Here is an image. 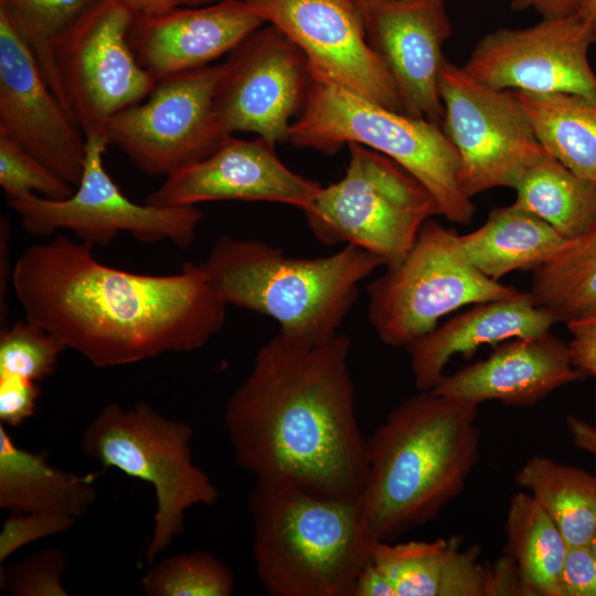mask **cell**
Returning <instances> with one entry per match:
<instances>
[{
	"label": "cell",
	"mask_w": 596,
	"mask_h": 596,
	"mask_svg": "<svg viewBox=\"0 0 596 596\" xmlns=\"http://www.w3.org/2000/svg\"><path fill=\"white\" fill-rule=\"evenodd\" d=\"M11 280L25 319L97 368L198 350L226 318L201 264L185 262L170 275L131 273L63 235L23 251Z\"/></svg>",
	"instance_id": "cell-1"
},
{
	"label": "cell",
	"mask_w": 596,
	"mask_h": 596,
	"mask_svg": "<svg viewBox=\"0 0 596 596\" xmlns=\"http://www.w3.org/2000/svg\"><path fill=\"white\" fill-rule=\"evenodd\" d=\"M351 345L340 332L319 344L278 332L257 351L224 409L235 460L256 481L360 499L368 449L355 414Z\"/></svg>",
	"instance_id": "cell-2"
},
{
	"label": "cell",
	"mask_w": 596,
	"mask_h": 596,
	"mask_svg": "<svg viewBox=\"0 0 596 596\" xmlns=\"http://www.w3.org/2000/svg\"><path fill=\"white\" fill-rule=\"evenodd\" d=\"M479 406L432 390L405 398L369 439L359 499L377 541L436 519L457 498L480 455Z\"/></svg>",
	"instance_id": "cell-3"
},
{
	"label": "cell",
	"mask_w": 596,
	"mask_h": 596,
	"mask_svg": "<svg viewBox=\"0 0 596 596\" xmlns=\"http://www.w3.org/2000/svg\"><path fill=\"white\" fill-rule=\"evenodd\" d=\"M228 306L273 318L281 334L319 344L339 333L359 284L384 262L353 244L316 258H294L256 240L219 237L200 263Z\"/></svg>",
	"instance_id": "cell-4"
},
{
	"label": "cell",
	"mask_w": 596,
	"mask_h": 596,
	"mask_svg": "<svg viewBox=\"0 0 596 596\" xmlns=\"http://www.w3.org/2000/svg\"><path fill=\"white\" fill-rule=\"evenodd\" d=\"M253 557L276 596H352L377 540L359 500L256 481L248 497Z\"/></svg>",
	"instance_id": "cell-5"
},
{
	"label": "cell",
	"mask_w": 596,
	"mask_h": 596,
	"mask_svg": "<svg viewBox=\"0 0 596 596\" xmlns=\"http://www.w3.org/2000/svg\"><path fill=\"white\" fill-rule=\"evenodd\" d=\"M288 140L327 153L356 143L380 152L418 180L440 215L468 224L475 204L459 181V160L441 127L390 109L336 83L311 75L308 94Z\"/></svg>",
	"instance_id": "cell-6"
},
{
	"label": "cell",
	"mask_w": 596,
	"mask_h": 596,
	"mask_svg": "<svg viewBox=\"0 0 596 596\" xmlns=\"http://www.w3.org/2000/svg\"><path fill=\"white\" fill-rule=\"evenodd\" d=\"M192 427L168 418L146 402L125 409L105 405L88 423L82 449L103 468H115L148 482L156 494L152 534L146 550L151 563L183 531L185 512L214 504L219 491L192 458Z\"/></svg>",
	"instance_id": "cell-7"
},
{
	"label": "cell",
	"mask_w": 596,
	"mask_h": 596,
	"mask_svg": "<svg viewBox=\"0 0 596 596\" xmlns=\"http://www.w3.org/2000/svg\"><path fill=\"white\" fill-rule=\"evenodd\" d=\"M344 175L321 187L304 212L312 235L326 245L347 243L398 264L423 224L439 207L428 190L386 156L350 143Z\"/></svg>",
	"instance_id": "cell-8"
},
{
	"label": "cell",
	"mask_w": 596,
	"mask_h": 596,
	"mask_svg": "<svg viewBox=\"0 0 596 596\" xmlns=\"http://www.w3.org/2000/svg\"><path fill=\"white\" fill-rule=\"evenodd\" d=\"M386 268L368 285V318L380 340L395 348H406L461 307L521 292L480 273L456 231L432 219L405 257Z\"/></svg>",
	"instance_id": "cell-9"
},
{
	"label": "cell",
	"mask_w": 596,
	"mask_h": 596,
	"mask_svg": "<svg viewBox=\"0 0 596 596\" xmlns=\"http://www.w3.org/2000/svg\"><path fill=\"white\" fill-rule=\"evenodd\" d=\"M107 146L105 136L86 138L83 173L67 199L50 200L34 193L7 196L22 228L36 237L64 228L91 246H106L118 234L129 233L142 243L168 240L179 248L189 247L202 212L196 205L156 206L127 198L105 168Z\"/></svg>",
	"instance_id": "cell-10"
},
{
	"label": "cell",
	"mask_w": 596,
	"mask_h": 596,
	"mask_svg": "<svg viewBox=\"0 0 596 596\" xmlns=\"http://www.w3.org/2000/svg\"><path fill=\"white\" fill-rule=\"evenodd\" d=\"M441 129L456 149L459 181L475 195L514 188L546 151L513 91L488 86L446 60L439 78Z\"/></svg>",
	"instance_id": "cell-11"
},
{
	"label": "cell",
	"mask_w": 596,
	"mask_h": 596,
	"mask_svg": "<svg viewBox=\"0 0 596 596\" xmlns=\"http://www.w3.org/2000/svg\"><path fill=\"white\" fill-rule=\"evenodd\" d=\"M134 17L125 0H106L53 45L63 104L86 138L105 136L109 120L156 85L129 43Z\"/></svg>",
	"instance_id": "cell-12"
},
{
	"label": "cell",
	"mask_w": 596,
	"mask_h": 596,
	"mask_svg": "<svg viewBox=\"0 0 596 596\" xmlns=\"http://www.w3.org/2000/svg\"><path fill=\"white\" fill-rule=\"evenodd\" d=\"M221 64L156 82L141 102L107 124L105 137L140 171L168 177L211 155L225 136L216 121L214 98Z\"/></svg>",
	"instance_id": "cell-13"
},
{
	"label": "cell",
	"mask_w": 596,
	"mask_h": 596,
	"mask_svg": "<svg viewBox=\"0 0 596 596\" xmlns=\"http://www.w3.org/2000/svg\"><path fill=\"white\" fill-rule=\"evenodd\" d=\"M311 74L299 47L270 23L256 29L222 63L214 108L225 136L254 132L270 145L288 140Z\"/></svg>",
	"instance_id": "cell-14"
},
{
	"label": "cell",
	"mask_w": 596,
	"mask_h": 596,
	"mask_svg": "<svg viewBox=\"0 0 596 596\" xmlns=\"http://www.w3.org/2000/svg\"><path fill=\"white\" fill-rule=\"evenodd\" d=\"M595 42L596 26L577 13L542 18L530 26L485 34L461 67L499 89L568 93L596 100V73L588 61Z\"/></svg>",
	"instance_id": "cell-15"
},
{
	"label": "cell",
	"mask_w": 596,
	"mask_h": 596,
	"mask_svg": "<svg viewBox=\"0 0 596 596\" xmlns=\"http://www.w3.org/2000/svg\"><path fill=\"white\" fill-rule=\"evenodd\" d=\"M245 1L299 47L312 76L402 111L394 82L368 42L356 0Z\"/></svg>",
	"instance_id": "cell-16"
},
{
	"label": "cell",
	"mask_w": 596,
	"mask_h": 596,
	"mask_svg": "<svg viewBox=\"0 0 596 596\" xmlns=\"http://www.w3.org/2000/svg\"><path fill=\"white\" fill-rule=\"evenodd\" d=\"M369 44L394 82L402 111L441 126L443 50L453 28L444 0H356Z\"/></svg>",
	"instance_id": "cell-17"
},
{
	"label": "cell",
	"mask_w": 596,
	"mask_h": 596,
	"mask_svg": "<svg viewBox=\"0 0 596 596\" xmlns=\"http://www.w3.org/2000/svg\"><path fill=\"white\" fill-rule=\"evenodd\" d=\"M0 134L78 184L86 137L47 84L28 43L0 12Z\"/></svg>",
	"instance_id": "cell-18"
},
{
	"label": "cell",
	"mask_w": 596,
	"mask_h": 596,
	"mask_svg": "<svg viewBox=\"0 0 596 596\" xmlns=\"http://www.w3.org/2000/svg\"><path fill=\"white\" fill-rule=\"evenodd\" d=\"M274 147L259 137L247 140L228 136L207 157L166 177L143 202L184 206L211 201H259L305 211L321 185L290 170Z\"/></svg>",
	"instance_id": "cell-19"
},
{
	"label": "cell",
	"mask_w": 596,
	"mask_h": 596,
	"mask_svg": "<svg viewBox=\"0 0 596 596\" xmlns=\"http://www.w3.org/2000/svg\"><path fill=\"white\" fill-rule=\"evenodd\" d=\"M265 23L245 0H225L135 14L128 39L138 63L158 82L211 65Z\"/></svg>",
	"instance_id": "cell-20"
},
{
	"label": "cell",
	"mask_w": 596,
	"mask_h": 596,
	"mask_svg": "<svg viewBox=\"0 0 596 596\" xmlns=\"http://www.w3.org/2000/svg\"><path fill=\"white\" fill-rule=\"evenodd\" d=\"M582 379L568 344L549 331L497 344L488 358L445 374L432 391L477 406L498 401L529 407Z\"/></svg>",
	"instance_id": "cell-21"
},
{
	"label": "cell",
	"mask_w": 596,
	"mask_h": 596,
	"mask_svg": "<svg viewBox=\"0 0 596 596\" xmlns=\"http://www.w3.org/2000/svg\"><path fill=\"white\" fill-rule=\"evenodd\" d=\"M556 318L539 307L529 291L515 297L471 305L406 347L414 384L432 390L453 356L469 359L481 345L549 332Z\"/></svg>",
	"instance_id": "cell-22"
},
{
	"label": "cell",
	"mask_w": 596,
	"mask_h": 596,
	"mask_svg": "<svg viewBox=\"0 0 596 596\" xmlns=\"http://www.w3.org/2000/svg\"><path fill=\"white\" fill-rule=\"evenodd\" d=\"M372 562L389 577L396 596H485L488 565L480 550L462 549L460 536L433 541H377Z\"/></svg>",
	"instance_id": "cell-23"
},
{
	"label": "cell",
	"mask_w": 596,
	"mask_h": 596,
	"mask_svg": "<svg viewBox=\"0 0 596 596\" xmlns=\"http://www.w3.org/2000/svg\"><path fill=\"white\" fill-rule=\"evenodd\" d=\"M98 473L78 475L47 462L46 451L19 447L0 425V508L11 513L83 517L97 498Z\"/></svg>",
	"instance_id": "cell-24"
},
{
	"label": "cell",
	"mask_w": 596,
	"mask_h": 596,
	"mask_svg": "<svg viewBox=\"0 0 596 596\" xmlns=\"http://www.w3.org/2000/svg\"><path fill=\"white\" fill-rule=\"evenodd\" d=\"M468 260L499 280L515 270H534L566 240L550 224L512 203L494 209L477 230L459 235Z\"/></svg>",
	"instance_id": "cell-25"
},
{
	"label": "cell",
	"mask_w": 596,
	"mask_h": 596,
	"mask_svg": "<svg viewBox=\"0 0 596 596\" xmlns=\"http://www.w3.org/2000/svg\"><path fill=\"white\" fill-rule=\"evenodd\" d=\"M514 95L544 150L596 183V100L568 93Z\"/></svg>",
	"instance_id": "cell-26"
},
{
	"label": "cell",
	"mask_w": 596,
	"mask_h": 596,
	"mask_svg": "<svg viewBox=\"0 0 596 596\" xmlns=\"http://www.w3.org/2000/svg\"><path fill=\"white\" fill-rule=\"evenodd\" d=\"M557 525L568 545H586L596 532V475L534 455L515 473Z\"/></svg>",
	"instance_id": "cell-27"
},
{
	"label": "cell",
	"mask_w": 596,
	"mask_h": 596,
	"mask_svg": "<svg viewBox=\"0 0 596 596\" xmlns=\"http://www.w3.org/2000/svg\"><path fill=\"white\" fill-rule=\"evenodd\" d=\"M504 529V552L514 560L531 596H562L561 575L570 545L526 491L511 497Z\"/></svg>",
	"instance_id": "cell-28"
},
{
	"label": "cell",
	"mask_w": 596,
	"mask_h": 596,
	"mask_svg": "<svg viewBox=\"0 0 596 596\" xmlns=\"http://www.w3.org/2000/svg\"><path fill=\"white\" fill-rule=\"evenodd\" d=\"M513 189L514 204L545 221L566 241L596 220V183L575 174L547 152Z\"/></svg>",
	"instance_id": "cell-29"
},
{
	"label": "cell",
	"mask_w": 596,
	"mask_h": 596,
	"mask_svg": "<svg viewBox=\"0 0 596 596\" xmlns=\"http://www.w3.org/2000/svg\"><path fill=\"white\" fill-rule=\"evenodd\" d=\"M529 294L557 322L596 313V220L533 270Z\"/></svg>",
	"instance_id": "cell-30"
},
{
	"label": "cell",
	"mask_w": 596,
	"mask_h": 596,
	"mask_svg": "<svg viewBox=\"0 0 596 596\" xmlns=\"http://www.w3.org/2000/svg\"><path fill=\"white\" fill-rule=\"evenodd\" d=\"M104 1L106 0H0V12L28 43L43 76L62 104L53 45Z\"/></svg>",
	"instance_id": "cell-31"
},
{
	"label": "cell",
	"mask_w": 596,
	"mask_h": 596,
	"mask_svg": "<svg viewBox=\"0 0 596 596\" xmlns=\"http://www.w3.org/2000/svg\"><path fill=\"white\" fill-rule=\"evenodd\" d=\"M234 585L230 567L204 551L162 557L141 579L149 596H230Z\"/></svg>",
	"instance_id": "cell-32"
},
{
	"label": "cell",
	"mask_w": 596,
	"mask_h": 596,
	"mask_svg": "<svg viewBox=\"0 0 596 596\" xmlns=\"http://www.w3.org/2000/svg\"><path fill=\"white\" fill-rule=\"evenodd\" d=\"M65 345L33 321L15 322L1 330L0 375L41 381L52 374Z\"/></svg>",
	"instance_id": "cell-33"
},
{
	"label": "cell",
	"mask_w": 596,
	"mask_h": 596,
	"mask_svg": "<svg viewBox=\"0 0 596 596\" xmlns=\"http://www.w3.org/2000/svg\"><path fill=\"white\" fill-rule=\"evenodd\" d=\"M0 185L7 196L34 193L64 200L75 188L10 137L0 134Z\"/></svg>",
	"instance_id": "cell-34"
},
{
	"label": "cell",
	"mask_w": 596,
	"mask_h": 596,
	"mask_svg": "<svg viewBox=\"0 0 596 596\" xmlns=\"http://www.w3.org/2000/svg\"><path fill=\"white\" fill-rule=\"evenodd\" d=\"M66 555L58 549L38 551L1 571V588L13 596H66L62 575Z\"/></svg>",
	"instance_id": "cell-35"
},
{
	"label": "cell",
	"mask_w": 596,
	"mask_h": 596,
	"mask_svg": "<svg viewBox=\"0 0 596 596\" xmlns=\"http://www.w3.org/2000/svg\"><path fill=\"white\" fill-rule=\"evenodd\" d=\"M76 520L56 512L12 513L0 531V563L29 543L68 531Z\"/></svg>",
	"instance_id": "cell-36"
},
{
	"label": "cell",
	"mask_w": 596,
	"mask_h": 596,
	"mask_svg": "<svg viewBox=\"0 0 596 596\" xmlns=\"http://www.w3.org/2000/svg\"><path fill=\"white\" fill-rule=\"evenodd\" d=\"M39 397L36 382L14 375H0L1 424L21 425L34 414Z\"/></svg>",
	"instance_id": "cell-37"
},
{
	"label": "cell",
	"mask_w": 596,
	"mask_h": 596,
	"mask_svg": "<svg viewBox=\"0 0 596 596\" xmlns=\"http://www.w3.org/2000/svg\"><path fill=\"white\" fill-rule=\"evenodd\" d=\"M562 596H596V556L586 545H570L561 575Z\"/></svg>",
	"instance_id": "cell-38"
},
{
	"label": "cell",
	"mask_w": 596,
	"mask_h": 596,
	"mask_svg": "<svg viewBox=\"0 0 596 596\" xmlns=\"http://www.w3.org/2000/svg\"><path fill=\"white\" fill-rule=\"evenodd\" d=\"M567 342L574 365L585 375L596 379V313L565 323Z\"/></svg>",
	"instance_id": "cell-39"
},
{
	"label": "cell",
	"mask_w": 596,
	"mask_h": 596,
	"mask_svg": "<svg viewBox=\"0 0 596 596\" xmlns=\"http://www.w3.org/2000/svg\"><path fill=\"white\" fill-rule=\"evenodd\" d=\"M531 596L514 560L507 552L492 565H488L485 596Z\"/></svg>",
	"instance_id": "cell-40"
},
{
	"label": "cell",
	"mask_w": 596,
	"mask_h": 596,
	"mask_svg": "<svg viewBox=\"0 0 596 596\" xmlns=\"http://www.w3.org/2000/svg\"><path fill=\"white\" fill-rule=\"evenodd\" d=\"M352 596H396L389 577L370 560L360 571Z\"/></svg>",
	"instance_id": "cell-41"
},
{
	"label": "cell",
	"mask_w": 596,
	"mask_h": 596,
	"mask_svg": "<svg viewBox=\"0 0 596 596\" xmlns=\"http://www.w3.org/2000/svg\"><path fill=\"white\" fill-rule=\"evenodd\" d=\"M514 10L532 9L541 18H557L578 12L584 0H503Z\"/></svg>",
	"instance_id": "cell-42"
},
{
	"label": "cell",
	"mask_w": 596,
	"mask_h": 596,
	"mask_svg": "<svg viewBox=\"0 0 596 596\" xmlns=\"http://www.w3.org/2000/svg\"><path fill=\"white\" fill-rule=\"evenodd\" d=\"M565 426L573 444L596 459V425L570 415L565 419Z\"/></svg>",
	"instance_id": "cell-43"
},
{
	"label": "cell",
	"mask_w": 596,
	"mask_h": 596,
	"mask_svg": "<svg viewBox=\"0 0 596 596\" xmlns=\"http://www.w3.org/2000/svg\"><path fill=\"white\" fill-rule=\"evenodd\" d=\"M8 240H9V224L6 217L1 216L0 220V318L1 327L7 328L8 306H7V289L9 281V260H8Z\"/></svg>",
	"instance_id": "cell-44"
},
{
	"label": "cell",
	"mask_w": 596,
	"mask_h": 596,
	"mask_svg": "<svg viewBox=\"0 0 596 596\" xmlns=\"http://www.w3.org/2000/svg\"><path fill=\"white\" fill-rule=\"evenodd\" d=\"M135 14H157L177 7V0H125Z\"/></svg>",
	"instance_id": "cell-45"
},
{
	"label": "cell",
	"mask_w": 596,
	"mask_h": 596,
	"mask_svg": "<svg viewBox=\"0 0 596 596\" xmlns=\"http://www.w3.org/2000/svg\"><path fill=\"white\" fill-rule=\"evenodd\" d=\"M577 14L596 26V0H584Z\"/></svg>",
	"instance_id": "cell-46"
},
{
	"label": "cell",
	"mask_w": 596,
	"mask_h": 596,
	"mask_svg": "<svg viewBox=\"0 0 596 596\" xmlns=\"http://www.w3.org/2000/svg\"><path fill=\"white\" fill-rule=\"evenodd\" d=\"M220 1L225 0H177V7L178 6H203V4H211Z\"/></svg>",
	"instance_id": "cell-47"
},
{
	"label": "cell",
	"mask_w": 596,
	"mask_h": 596,
	"mask_svg": "<svg viewBox=\"0 0 596 596\" xmlns=\"http://www.w3.org/2000/svg\"><path fill=\"white\" fill-rule=\"evenodd\" d=\"M588 546L592 550V552L594 553V555L596 556V532L593 535V538L590 539V541L588 543Z\"/></svg>",
	"instance_id": "cell-48"
}]
</instances>
